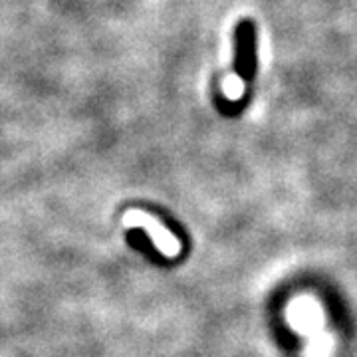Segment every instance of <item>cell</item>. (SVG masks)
<instances>
[{
  "label": "cell",
  "mask_w": 357,
  "mask_h": 357,
  "mask_svg": "<svg viewBox=\"0 0 357 357\" xmlns=\"http://www.w3.org/2000/svg\"><path fill=\"white\" fill-rule=\"evenodd\" d=\"M123 225L126 227H141V229H145V232L153 238L157 250L169 256V258H173V256H177L181 252V244H178L177 238L163 225H159L151 215H147V213L129 211L128 215L123 217Z\"/></svg>",
  "instance_id": "3957f363"
},
{
  "label": "cell",
  "mask_w": 357,
  "mask_h": 357,
  "mask_svg": "<svg viewBox=\"0 0 357 357\" xmlns=\"http://www.w3.org/2000/svg\"><path fill=\"white\" fill-rule=\"evenodd\" d=\"M234 72L246 86L252 84L256 74V32L252 20H241V24L236 28Z\"/></svg>",
  "instance_id": "7a4b0ae2"
},
{
  "label": "cell",
  "mask_w": 357,
  "mask_h": 357,
  "mask_svg": "<svg viewBox=\"0 0 357 357\" xmlns=\"http://www.w3.org/2000/svg\"><path fill=\"white\" fill-rule=\"evenodd\" d=\"M286 318L296 332L306 335V357H330L332 354V335L324 328V312L321 306L310 296H300L288 306Z\"/></svg>",
  "instance_id": "6da1fadb"
}]
</instances>
